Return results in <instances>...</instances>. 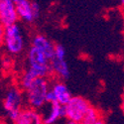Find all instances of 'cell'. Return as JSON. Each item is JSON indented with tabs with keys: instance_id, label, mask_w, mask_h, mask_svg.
Here are the masks:
<instances>
[{
	"instance_id": "7a4b0ae2",
	"label": "cell",
	"mask_w": 124,
	"mask_h": 124,
	"mask_svg": "<svg viewBox=\"0 0 124 124\" xmlns=\"http://www.w3.org/2000/svg\"><path fill=\"white\" fill-rule=\"evenodd\" d=\"M26 103L25 92L19 85H10L2 93L0 107L4 116L11 122H14L18 117L20 111L24 108Z\"/></svg>"
},
{
	"instance_id": "6da1fadb",
	"label": "cell",
	"mask_w": 124,
	"mask_h": 124,
	"mask_svg": "<svg viewBox=\"0 0 124 124\" xmlns=\"http://www.w3.org/2000/svg\"><path fill=\"white\" fill-rule=\"evenodd\" d=\"M55 47L52 41L43 34L35 35L28 48L26 70L35 78H49L52 74L51 62L54 58Z\"/></svg>"
},
{
	"instance_id": "2e32d148",
	"label": "cell",
	"mask_w": 124,
	"mask_h": 124,
	"mask_svg": "<svg viewBox=\"0 0 124 124\" xmlns=\"http://www.w3.org/2000/svg\"><path fill=\"white\" fill-rule=\"evenodd\" d=\"M95 124H105V122L103 121L102 119H100V120H98V121H97V122H96Z\"/></svg>"
},
{
	"instance_id": "30bf717a",
	"label": "cell",
	"mask_w": 124,
	"mask_h": 124,
	"mask_svg": "<svg viewBox=\"0 0 124 124\" xmlns=\"http://www.w3.org/2000/svg\"><path fill=\"white\" fill-rule=\"evenodd\" d=\"M41 114L44 124H55L61 118L65 117V106L58 103H48V106L44 111L42 110Z\"/></svg>"
},
{
	"instance_id": "7c38bea8",
	"label": "cell",
	"mask_w": 124,
	"mask_h": 124,
	"mask_svg": "<svg viewBox=\"0 0 124 124\" xmlns=\"http://www.w3.org/2000/svg\"><path fill=\"white\" fill-rule=\"evenodd\" d=\"M100 119H101L100 112L98 111V109H96L94 106L91 105L84 118L82 124H95Z\"/></svg>"
},
{
	"instance_id": "5bb4252c",
	"label": "cell",
	"mask_w": 124,
	"mask_h": 124,
	"mask_svg": "<svg viewBox=\"0 0 124 124\" xmlns=\"http://www.w3.org/2000/svg\"><path fill=\"white\" fill-rule=\"evenodd\" d=\"M121 110H122V113L124 114V96H123L122 101H121Z\"/></svg>"
},
{
	"instance_id": "5b68a950",
	"label": "cell",
	"mask_w": 124,
	"mask_h": 124,
	"mask_svg": "<svg viewBox=\"0 0 124 124\" xmlns=\"http://www.w3.org/2000/svg\"><path fill=\"white\" fill-rule=\"evenodd\" d=\"M90 106L89 101L85 97L73 96L68 104L65 105V117H67L69 121L82 123Z\"/></svg>"
},
{
	"instance_id": "9a60e30c",
	"label": "cell",
	"mask_w": 124,
	"mask_h": 124,
	"mask_svg": "<svg viewBox=\"0 0 124 124\" xmlns=\"http://www.w3.org/2000/svg\"><path fill=\"white\" fill-rule=\"evenodd\" d=\"M118 1H119V4H120V6L124 9V0H118Z\"/></svg>"
},
{
	"instance_id": "277c9868",
	"label": "cell",
	"mask_w": 124,
	"mask_h": 124,
	"mask_svg": "<svg viewBox=\"0 0 124 124\" xmlns=\"http://www.w3.org/2000/svg\"><path fill=\"white\" fill-rule=\"evenodd\" d=\"M2 47L10 57H17L24 52L26 47L25 35L18 23L5 27Z\"/></svg>"
},
{
	"instance_id": "9c48e42d",
	"label": "cell",
	"mask_w": 124,
	"mask_h": 124,
	"mask_svg": "<svg viewBox=\"0 0 124 124\" xmlns=\"http://www.w3.org/2000/svg\"><path fill=\"white\" fill-rule=\"evenodd\" d=\"M18 14L14 0H0V21L7 27L18 23Z\"/></svg>"
},
{
	"instance_id": "52a82bcc",
	"label": "cell",
	"mask_w": 124,
	"mask_h": 124,
	"mask_svg": "<svg viewBox=\"0 0 124 124\" xmlns=\"http://www.w3.org/2000/svg\"><path fill=\"white\" fill-rule=\"evenodd\" d=\"M19 20L25 23H33L40 17L41 7L33 0H14Z\"/></svg>"
},
{
	"instance_id": "3957f363",
	"label": "cell",
	"mask_w": 124,
	"mask_h": 124,
	"mask_svg": "<svg viewBox=\"0 0 124 124\" xmlns=\"http://www.w3.org/2000/svg\"><path fill=\"white\" fill-rule=\"evenodd\" d=\"M51 82L49 78H36L24 90L26 103L29 107L36 110H42L47 102L48 92L50 90Z\"/></svg>"
},
{
	"instance_id": "e0dca14e",
	"label": "cell",
	"mask_w": 124,
	"mask_h": 124,
	"mask_svg": "<svg viewBox=\"0 0 124 124\" xmlns=\"http://www.w3.org/2000/svg\"><path fill=\"white\" fill-rule=\"evenodd\" d=\"M68 124H82V123H80V122H73V121H69V122H68Z\"/></svg>"
},
{
	"instance_id": "d6986e66",
	"label": "cell",
	"mask_w": 124,
	"mask_h": 124,
	"mask_svg": "<svg viewBox=\"0 0 124 124\" xmlns=\"http://www.w3.org/2000/svg\"><path fill=\"white\" fill-rule=\"evenodd\" d=\"M123 19H124V12H123Z\"/></svg>"
},
{
	"instance_id": "8fae6325",
	"label": "cell",
	"mask_w": 124,
	"mask_h": 124,
	"mask_svg": "<svg viewBox=\"0 0 124 124\" xmlns=\"http://www.w3.org/2000/svg\"><path fill=\"white\" fill-rule=\"evenodd\" d=\"M13 124H44L42 114L39 110L31 108L29 106L24 107L20 111L18 117Z\"/></svg>"
},
{
	"instance_id": "ac0fdd59",
	"label": "cell",
	"mask_w": 124,
	"mask_h": 124,
	"mask_svg": "<svg viewBox=\"0 0 124 124\" xmlns=\"http://www.w3.org/2000/svg\"><path fill=\"white\" fill-rule=\"evenodd\" d=\"M0 124H9V123L6 122L5 120H1V119H0Z\"/></svg>"
},
{
	"instance_id": "4fadbf2b",
	"label": "cell",
	"mask_w": 124,
	"mask_h": 124,
	"mask_svg": "<svg viewBox=\"0 0 124 124\" xmlns=\"http://www.w3.org/2000/svg\"><path fill=\"white\" fill-rule=\"evenodd\" d=\"M4 30H5V26L2 24V22L0 21V48L3 45V36H4Z\"/></svg>"
},
{
	"instance_id": "8992f818",
	"label": "cell",
	"mask_w": 124,
	"mask_h": 124,
	"mask_svg": "<svg viewBox=\"0 0 124 124\" xmlns=\"http://www.w3.org/2000/svg\"><path fill=\"white\" fill-rule=\"evenodd\" d=\"M66 56H67L66 48L61 44H56L54 58L51 62V68H52V74L55 75L56 78L61 80L68 79L70 75L69 64L66 61Z\"/></svg>"
},
{
	"instance_id": "ba28073f",
	"label": "cell",
	"mask_w": 124,
	"mask_h": 124,
	"mask_svg": "<svg viewBox=\"0 0 124 124\" xmlns=\"http://www.w3.org/2000/svg\"><path fill=\"white\" fill-rule=\"evenodd\" d=\"M73 95L69 86L63 80L56 79L51 84L50 90L48 92L47 102L48 103H58L61 105H67L68 102L71 99Z\"/></svg>"
}]
</instances>
